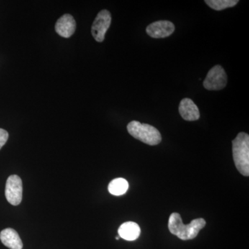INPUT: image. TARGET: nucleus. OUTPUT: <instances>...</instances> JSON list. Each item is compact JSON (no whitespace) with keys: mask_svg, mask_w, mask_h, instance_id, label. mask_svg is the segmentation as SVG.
I'll return each mask as SVG.
<instances>
[{"mask_svg":"<svg viewBox=\"0 0 249 249\" xmlns=\"http://www.w3.org/2000/svg\"><path fill=\"white\" fill-rule=\"evenodd\" d=\"M206 224V221L203 218L193 219L190 224H184L181 215L178 213H173L170 214L168 220V229L172 234L180 240H190L196 238Z\"/></svg>","mask_w":249,"mask_h":249,"instance_id":"obj_1","label":"nucleus"},{"mask_svg":"<svg viewBox=\"0 0 249 249\" xmlns=\"http://www.w3.org/2000/svg\"><path fill=\"white\" fill-rule=\"evenodd\" d=\"M232 156L237 169L243 176L249 175V136L240 132L232 142Z\"/></svg>","mask_w":249,"mask_h":249,"instance_id":"obj_2","label":"nucleus"},{"mask_svg":"<svg viewBox=\"0 0 249 249\" xmlns=\"http://www.w3.org/2000/svg\"><path fill=\"white\" fill-rule=\"evenodd\" d=\"M127 131L131 136L149 145H156L161 142L160 131L149 124H142L132 121L127 126Z\"/></svg>","mask_w":249,"mask_h":249,"instance_id":"obj_3","label":"nucleus"},{"mask_svg":"<svg viewBox=\"0 0 249 249\" xmlns=\"http://www.w3.org/2000/svg\"><path fill=\"white\" fill-rule=\"evenodd\" d=\"M227 83V76L225 70L221 65H215L207 73L204 80L205 89L210 91H217L225 88Z\"/></svg>","mask_w":249,"mask_h":249,"instance_id":"obj_4","label":"nucleus"},{"mask_svg":"<svg viewBox=\"0 0 249 249\" xmlns=\"http://www.w3.org/2000/svg\"><path fill=\"white\" fill-rule=\"evenodd\" d=\"M22 181L18 175H11L8 178L5 188V196L9 203L14 206L20 204L22 199Z\"/></svg>","mask_w":249,"mask_h":249,"instance_id":"obj_5","label":"nucleus"},{"mask_svg":"<svg viewBox=\"0 0 249 249\" xmlns=\"http://www.w3.org/2000/svg\"><path fill=\"white\" fill-rule=\"evenodd\" d=\"M111 22V14L107 10H102L98 13L91 27V34L97 42H102L104 40L106 32L110 27Z\"/></svg>","mask_w":249,"mask_h":249,"instance_id":"obj_6","label":"nucleus"},{"mask_svg":"<svg viewBox=\"0 0 249 249\" xmlns=\"http://www.w3.org/2000/svg\"><path fill=\"white\" fill-rule=\"evenodd\" d=\"M175 27L168 20L157 21L147 26L146 33L153 38H164L173 34Z\"/></svg>","mask_w":249,"mask_h":249,"instance_id":"obj_7","label":"nucleus"},{"mask_svg":"<svg viewBox=\"0 0 249 249\" xmlns=\"http://www.w3.org/2000/svg\"><path fill=\"white\" fill-rule=\"evenodd\" d=\"M55 31L62 37L68 38L74 34L76 22L71 15L65 14L59 18L55 24Z\"/></svg>","mask_w":249,"mask_h":249,"instance_id":"obj_8","label":"nucleus"},{"mask_svg":"<svg viewBox=\"0 0 249 249\" xmlns=\"http://www.w3.org/2000/svg\"><path fill=\"white\" fill-rule=\"evenodd\" d=\"M178 111L185 121H197L200 117V112L196 103L191 98H183L180 102Z\"/></svg>","mask_w":249,"mask_h":249,"instance_id":"obj_9","label":"nucleus"},{"mask_svg":"<svg viewBox=\"0 0 249 249\" xmlns=\"http://www.w3.org/2000/svg\"><path fill=\"white\" fill-rule=\"evenodd\" d=\"M0 240L3 245L10 249H22V240L16 231L13 229H6L0 232Z\"/></svg>","mask_w":249,"mask_h":249,"instance_id":"obj_10","label":"nucleus"},{"mask_svg":"<svg viewBox=\"0 0 249 249\" xmlns=\"http://www.w3.org/2000/svg\"><path fill=\"white\" fill-rule=\"evenodd\" d=\"M119 237L127 241L137 240L141 234V229L137 223L133 222H124L119 227Z\"/></svg>","mask_w":249,"mask_h":249,"instance_id":"obj_11","label":"nucleus"},{"mask_svg":"<svg viewBox=\"0 0 249 249\" xmlns=\"http://www.w3.org/2000/svg\"><path fill=\"white\" fill-rule=\"evenodd\" d=\"M129 188V183L124 178H117L112 180L108 186V191L113 196L124 195Z\"/></svg>","mask_w":249,"mask_h":249,"instance_id":"obj_12","label":"nucleus"},{"mask_svg":"<svg viewBox=\"0 0 249 249\" xmlns=\"http://www.w3.org/2000/svg\"><path fill=\"white\" fill-rule=\"evenodd\" d=\"M205 2L211 9L222 11L227 8L233 7L239 2L238 0H206Z\"/></svg>","mask_w":249,"mask_h":249,"instance_id":"obj_13","label":"nucleus"},{"mask_svg":"<svg viewBox=\"0 0 249 249\" xmlns=\"http://www.w3.org/2000/svg\"><path fill=\"white\" fill-rule=\"evenodd\" d=\"M9 139V133L5 129L0 128V149L1 148Z\"/></svg>","mask_w":249,"mask_h":249,"instance_id":"obj_14","label":"nucleus"},{"mask_svg":"<svg viewBox=\"0 0 249 249\" xmlns=\"http://www.w3.org/2000/svg\"><path fill=\"white\" fill-rule=\"evenodd\" d=\"M120 239V237H116V240H119Z\"/></svg>","mask_w":249,"mask_h":249,"instance_id":"obj_15","label":"nucleus"}]
</instances>
